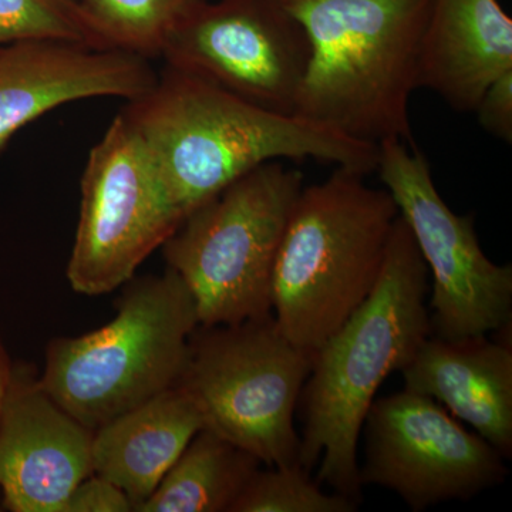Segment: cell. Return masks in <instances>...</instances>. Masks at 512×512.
I'll list each match as a JSON object with an SVG mask.
<instances>
[{
	"instance_id": "obj_4",
	"label": "cell",
	"mask_w": 512,
	"mask_h": 512,
	"mask_svg": "<svg viewBox=\"0 0 512 512\" xmlns=\"http://www.w3.org/2000/svg\"><path fill=\"white\" fill-rule=\"evenodd\" d=\"M365 177L338 167L303 187L276 258L272 315L312 355L375 289L399 217L389 191Z\"/></svg>"
},
{
	"instance_id": "obj_18",
	"label": "cell",
	"mask_w": 512,
	"mask_h": 512,
	"mask_svg": "<svg viewBox=\"0 0 512 512\" xmlns=\"http://www.w3.org/2000/svg\"><path fill=\"white\" fill-rule=\"evenodd\" d=\"M205 0H80L84 15L110 49L153 59L168 37Z\"/></svg>"
},
{
	"instance_id": "obj_3",
	"label": "cell",
	"mask_w": 512,
	"mask_h": 512,
	"mask_svg": "<svg viewBox=\"0 0 512 512\" xmlns=\"http://www.w3.org/2000/svg\"><path fill=\"white\" fill-rule=\"evenodd\" d=\"M311 43L295 116L379 146L414 147L409 103L419 87L431 0H281Z\"/></svg>"
},
{
	"instance_id": "obj_13",
	"label": "cell",
	"mask_w": 512,
	"mask_h": 512,
	"mask_svg": "<svg viewBox=\"0 0 512 512\" xmlns=\"http://www.w3.org/2000/svg\"><path fill=\"white\" fill-rule=\"evenodd\" d=\"M150 59L56 40L0 45V151L29 123L73 101L137 99L157 82Z\"/></svg>"
},
{
	"instance_id": "obj_10",
	"label": "cell",
	"mask_w": 512,
	"mask_h": 512,
	"mask_svg": "<svg viewBox=\"0 0 512 512\" xmlns=\"http://www.w3.org/2000/svg\"><path fill=\"white\" fill-rule=\"evenodd\" d=\"M161 57L261 109L295 116L311 43L281 0H205Z\"/></svg>"
},
{
	"instance_id": "obj_6",
	"label": "cell",
	"mask_w": 512,
	"mask_h": 512,
	"mask_svg": "<svg viewBox=\"0 0 512 512\" xmlns=\"http://www.w3.org/2000/svg\"><path fill=\"white\" fill-rule=\"evenodd\" d=\"M303 174L259 165L192 210L161 247L194 298L201 326L272 313V276Z\"/></svg>"
},
{
	"instance_id": "obj_14",
	"label": "cell",
	"mask_w": 512,
	"mask_h": 512,
	"mask_svg": "<svg viewBox=\"0 0 512 512\" xmlns=\"http://www.w3.org/2000/svg\"><path fill=\"white\" fill-rule=\"evenodd\" d=\"M404 389L424 394L466 421L504 458L512 456L511 340L430 335L400 370Z\"/></svg>"
},
{
	"instance_id": "obj_11",
	"label": "cell",
	"mask_w": 512,
	"mask_h": 512,
	"mask_svg": "<svg viewBox=\"0 0 512 512\" xmlns=\"http://www.w3.org/2000/svg\"><path fill=\"white\" fill-rule=\"evenodd\" d=\"M363 427L360 484L389 488L414 512L470 500L508 476L505 458L488 441L424 394L404 389L375 400Z\"/></svg>"
},
{
	"instance_id": "obj_12",
	"label": "cell",
	"mask_w": 512,
	"mask_h": 512,
	"mask_svg": "<svg viewBox=\"0 0 512 512\" xmlns=\"http://www.w3.org/2000/svg\"><path fill=\"white\" fill-rule=\"evenodd\" d=\"M94 431L52 399L28 365H15L0 410V494L12 512H63L92 476Z\"/></svg>"
},
{
	"instance_id": "obj_15",
	"label": "cell",
	"mask_w": 512,
	"mask_h": 512,
	"mask_svg": "<svg viewBox=\"0 0 512 512\" xmlns=\"http://www.w3.org/2000/svg\"><path fill=\"white\" fill-rule=\"evenodd\" d=\"M512 70V20L498 0H431L419 87L457 111L476 110L487 87Z\"/></svg>"
},
{
	"instance_id": "obj_9",
	"label": "cell",
	"mask_w": 512,
	"mask_h": 512,
	"mask_svg": "<svg viewBox=\"0 0 512 512\" xmlns=\"http://www.w3.org/2000/svg\"><path fill=\"white\" fill-rule=\"evenodd\" d=\"M376 171L433 275L431 335L461 339L510 329L511 265H497L487 258L478 242L474 215L451 211L419 148L383 141Z\"/></svg>"
},
{
	"instance_id": "obj_19",
	"label": "cell",
	"mask_w": 512,
	"mask_h": 512,
	"mask_svg": "<svg viewBox=\"0 0 512 512\" xmlns=\"http://www.w3.org/2000/svg\"><path fill=\"white\" fill-rule=\"evenodd\" d=\"M25 40L110 49L90 25L80 0H0V45Z\"/></svg>"
},
{
	"instance_id": "obj_1",
	"label": "cell",
	"mask_w": 512,
	"mask_h": 512,
	"mask_svg": "<svg viewBox=\"0 0 512 512\" xmlns=\"http://www.w3.org/2000/svg\"><path fill=\"white\" fill-rule=\"evenodd\" d=\"M121 113L140 134L184 218L271 161L312 158L363 175L379 163L377 144L261 109L170 66Z\"/></svg>"
},
{
	"instance_id": "obj_17",
	"label": "cell",
	"mask_w": 512,
	"mask_h": 512,
	"mask_svg": "<svg viewBox=\"0 0 512 512\" xmlns=\"http://www.w3.org/2000/svg\"><path fill=\"white\" fill-rule=\"evenodd\" d=\"M261 461L202 429L137 512H231Z\"/></svg>"
},
{
	"instance_id": "obj_2",
	"label": "cell",
	"mask_w": 512,
	"mask_h": 512,
	"mask_svg": "<svg viewBox=\"0 0 512 512\" xmlns=\"http://www.w3.org/2000/svg\"><path fill=\"white\" fill-rule=\"evenodd\" d=\"M427 269L403 218L394 222L379 281L363 305L313 355L301 399L299 464L320 461V485L362 500L357 443L387 376L400 372L431 335Z\"/></svg>"
},
{
	"instance_id": "obj_22",
	"label": "cell",
	"mask_w": 512,
	"mask_h": 512,
	"mask_svg": "<svg viewBox=\"0 0 512 512\" xmlns=\"http://www.w3.org/2000/svg\"><path fill=\"white\" fill-rule=\"evenodd\" d=\"M63 512H134V508L120 487L93 473L76 485Z\"/></svg>"
},
{
	"instance_id": "obj_23",
	"label": "cell",
	"mask_w": 512,
	"mask_h": 512,
	"mask_svg": "<svg viewBox=\"0 0 512 512\" xmlns=\"http://www.w3.org/2000/svg\"><path fill=\"white\" fill-rule=\"evenodd\" d=\"M13 367H15V363L12 362V357L0 338V410H2L3 400L8 392L10 379H12Z\"/></svg>"
},
{
	"instance_id": "obj_5",
	"label": "cell",
	"mask_w": 512,
	"mask_h": 512,
	"mask_svg": "<svg viewBox=\"0 0 512 512\" xmlns=\"http://www.w3.org/2000/svg\"><path fill=\"white\" fill-rule=\"evenodd\" d=\"M123 288L109 323L50 340L39 375L45 392L93 431L177 386L200 326L191 292L168 266Z\"/></svg>"
},
{
	"instance_id": "obj_20",
	"label": "cell",
	"mask_w": 512,
	"mask_h": 512,
	"mask_svg": "<svg viewBox=\"0 0 512 512\" xmlns=\"http://www.w3.org/2000/svg\"><path fill=\"white\" fill-rule=\"evenodd\" d=\"M355 501L328 494L301 464L268 467L254 474L231 512H353Z\"/></svg>"
},
{
	"instance_id": "obj_8",
	"label": "cell",
	"mask_w": 512,
	"mask_h": 512,
	"mask_svg": "<svg viewBox=\"0 0 512 512\" xmlns=\"http://www.w3.org/2000/svg\"><path fill=\"white\" fill-rule=\"evenodd\" d=\"M80 194L66 269L67 281L80 295L123 288L184 220L146 144L123 113L90 150Z\"/></svg>"
},
{
	"instance_id": "obj_16",
	"label": "cell",
	"mask_w": 512,
	"mask_h": 512,
	"mask_svg": "<svg viewBox=\"0 0 512 512\" xmlns=\"http://www.w3.org/2000/svg\"><path fill=\"white\" fill-rule=\"evenodd\" d=\"M202 429L191 397L171 387L94 431V474L120 487L137 512Z\"/></svg>"
},
{
	"instance_id": "obj_21",
	"label": "cell",
	"mask_w": 512,
	"mask_h": 512,
	"mask_svg": "<svg viewBox=\"0 0 512 512\" xmlns=\"http://www.w3.org/2000/svg\"><path fill=\"white\" fill-rule=\"evenodd\" d=\"M474 111L484 131L504 143H512V70L487 87Z\"/></svg>"
},
{
	"instance_id": "obj_7",
	"label": "cell",
	"mask_w": 512,
	"mask_h": 512,
	"mask_svg": "<svg viewBox=\"0 0 512 512\" xmlns=\"http://www.w3.org/2000/svg\"><path fill=\"white\" fill-rule=\"evenodd\" d=\"M274 315L235 325L198 326L180 386L200 410L204 429L268 467L299 464L293 416L312 369Z\"/></svg>"
}]
</instances>
